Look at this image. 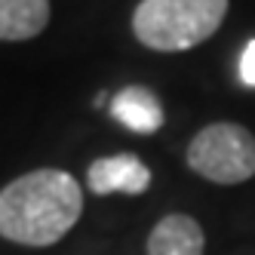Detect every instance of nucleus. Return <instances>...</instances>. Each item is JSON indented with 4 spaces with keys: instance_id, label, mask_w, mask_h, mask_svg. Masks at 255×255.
I'll list each match as a JSON object with an SVG mask.
<instances>
[{
    "instance_id": "7ed1b4c3",
    "label": "nucleus",
    "mask_w": 255,
    "mask_h": 255,
    "mask_svg": "<svg viewBox=\"0 0 255 255\" xmlns=\"http://www.w3.org/2000/svg\"><path fill=\"white\" fill-rule=\"evenodd\" d=\"M185 160L206 181L240 185L255 175V135L240 123H209L191 138Z\"/></svg>"
},
{
    "instance_id": "423d86ee",
    "label": "nucleus",
    "mask_w": 255,
    "mask_h": 255,
    "mask_svg": "<svg viewBox=\"0 0 255 255\" xmlns=\"http://www.w3.org/2000/svg\"><path fill=\"white\" fill-rule=\"evenodd\" d=\"M111 117L135 135H151L163 126V105L148 86H126L111 99Z\"/></svg>"
},
{
    "instance_id": "0eeeda50",
    "label": "nucleus",
    "mask_w": 255,
    "mask_h": 255,
    "mask_svg": "<svg viewBox=\"0 0 255 255\" xmlns=\"http://www.w3.org/2000/svg\"><path fill=\"white\" fill-rule=\"evenodd\" d=\"M49 25V0H0V40L22 43Z\"/></svg>"
},
{
    "instance_id": "6e6552de",
    "label": "nucleus",
    "mask_w": 255,
    "mask_h": 255,
    "mask_svg": "<svg viewBox=\"0 0 255 255\" xmlns=\"http://www.w3.org/2000/svg\"><path fill=\"white\" fill-rule=\"evenodd\" d=\"M240 83L255 86V40H249L240 52Z\"/></svg>"
},
{
    "instance_id": "f257e3e1",
    "label": "nucleus",
    "mask_w": 255,
    "mask_h": 255,
    "mask_svg": "<svg viewBox=\"0 0 255 255\" xmlns=\"http://www.w3.org/2000/svg\"><path fill=\"white\" fill-rule=\"evenodd\" d=\"M83 191L65 169H34L0 188V237L19 246H52L80 222Z\"/></svg>"
},
{
    "instance_id": "39448f33",
    "label": "nucleus",
    "mask_w": 255,
    "mask_h": 255,
    "mask_svg": "<svg viewBox=\"0 0 255 255\" xmlns=\"http://www.w3.org/2000/svg\"><path fill=\"white\" fill-rule=\"evenodd\" d=\"M206 237L197 218L185 212H169L148 234V255H203Z\"/></svg>"
},
{
    "instance_id": "f03ea898",
    "label": "nucleus",
    "mask_w": 255,
    "mask_h": 255,
    "mask_svg": "<svg viewBox=\"0 0 255 255\" xmlns=\"http://www.w3.org/2000/svg\"><path fill=\"white\" fill-rule=\"evenodd\" d=\"M231 0H138L132 34L157 52H185L222 28Z\"/></svg>"
},
{
    "instance_id": "20e7f679",
    "label": "nucleus",
    "mask_w": 255,
    "mask_h": 255,
    "mask_svg": "<svg viewBox=\"0 0 255 255\" xmlns=\"http://www.w3.org/2000/svg\"><path fill=\"white\" fill-rule=\"evenodd\" d=\"M86 185L99 197H108V194L138 197L151 188V169L135 154H111V157L93 160V166L86 169Z\"/></svg>"
}]
</instances>
